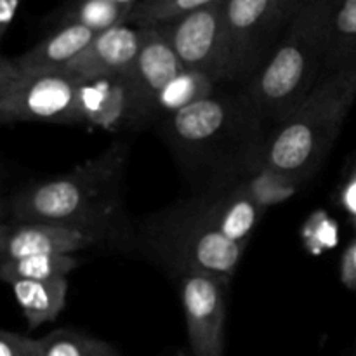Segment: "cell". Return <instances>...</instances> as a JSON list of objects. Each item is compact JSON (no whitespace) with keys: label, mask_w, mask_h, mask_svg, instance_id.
<instances>
[{"label":"cell","mask_w":356,"mask_h":356,"mask_svg":"<svg viewBox=\"0 0 356 356\" xmlns=\"http://www.w3.org/2000/svg\"><path fill=\"white\" fill-rule=\"evenodd\" d=\"M127 146L113 143L63 176L42 179L3 200V221L51 222L79 229L97 242L111 238L124 207Z\"/></svg>","instance_id":"6da1fadb"},{"label":"cell","mask_w":356,"mask_h":356,"mask_svg":"<svg viewBox=\"0 0 356 356\" xmlns=\"http://www.w3.org/2000/svg\"><path fill=\"white\" fill-rule=\"evenodd\" d=\"M334 6L336 0H306L249 80L243 97L261 122L287 120L322 80Z\"/></svg>","instance_id":"7a4b0ae2"},{"label":"cell","mask_w":356,"mask_h":356,"mask_svg":"<svg viewBox=\"0 0 356 356\" xmlns=\"http://www.w3.org/2000/svg\"><path fill=\"white\" fill-rule=\"evenodd\" d=\"M355 101L356 63L323 75L301 106L264 139L259 167L296 183L312 176L336 143Z\"/></svg>","instance_id":"3957f363"},{"label":"cell","mask_w":356,"mask_h":356,"mask_svg":"<svg viewBox=\"0 0 356 356\" xmlns=\"http://www.w3.org/2000/svg\"><path fill=\"white\" fill-rule=\"evenodd\" d=\"M165 138L170 148L191 169L214 167L218 159L229 160L236 148L256 156L259 167V138L263 122L256 117L245 97L218 96L198 101L170 117L163 118Z\"/></svg>","instance_id":"277c9868"},{"label":"cell","mask_w":356,"mask_h":356,"mask_svg":"<svg viewBox=\"0 0 356 356\" xmlns=\"http://www.w3.org/2000/svg\"><path fill=\"white\" fill-rule=\"evenodd\" d=\"M146 243L153 256L165 263L176 277L207 273L226 284L235 275L245 250L211 228L190 204L149 222Z\"/></svg>","instance_id":"5b68a950"},{"label":"cell","mask_w":356,"mask_h":356,"mask_svg":"<svg viewBox=\"0 0 356 356\" xmlns=\"http://www.w3.org/2000/svg\"><path fill=\"white\" fill-rule=\"evenodd\" d=\"M80 82L65 73L26 72L13 58L0 61V122L2 124L82 125Z\"/></svg>","instance_id":"8992f818"},{"label":"cell","mask_w":356,"mask_h":356,"mask_svg":"<svg viewBox=\"0 0 356 356\" xmlns=\"http://www.w3.org/2000/svg\"><path fill=\"white\" fill-rule=\"evenodd\" d=\"M186 70L205 73L216 82L229 80L226 51L225 0L155 24Z\"/></svg>","instance_id":"52a82bcc"},{"label":"cell","mask_w":356,"mask_h":356,"mask_svg":"<svg viewBox=\"0 0 356 356\" xmlns=\"http://www.w3.org/2000/svg\"><path fill=\"white\" fill-rule=\"evenodd\" d=\"M229 80L256 75L282 37L273 0H225Z\"/></svg>","instance_id":"ba28073f"},{"label":"cell","mask_w":356,"mask_h":356,"mask_svg":"<svg viewBox=\"0 0 356 356\" xmlns=\"http://www.w3.org/2000/svg\"><path fill=\"white\" fill-rule=\"evenodd\" d=\"M179 299L195 356H225L226 282L207 273H183Z\"/></svg>","instance_id":"9c48e42d"},{"label":"cell","mask_w":356,"mask_h":356,"mask_svg":"<svg viewBox=\"0 0 356 356\" xmlns=\"http://www.w3.org/2000/svg\"><path fill=\"white\" fill-rule=\"evenodd\" d=\"M141 30V49L125 75L131 90V124L136 125L149 120L159 94L186 70L159 28L148 26Z\"/></svg>","instance_id":"30bf717a"},{"label":"cell","mask_w":356,"mask_h":356,"mask_svg":"<svg viewBox=\"0 0 356 356\" xmlns=\"http://www.w3.org/2000/svg\"><path fill=\"white\" fill-rule=\"evenodd\" d=\"M141 42L143 30L131 24L101 31L61 73L80 83L104 76H125L141 49Z\"/></svg>","instance_id":"8fae6325"},{"label":"cell","mask_w":356,"mask_h":356,"mask_svg":"<svg viewBox=\"0 0 356 356\" xmlns=\"http://www.w3.org/2000/svg\"><path fill=\"white\" fill-rule=\"evenodd\" d=\"M94 236L51 222L3 221L0 228V259L28 256H73L96 245Z\"/></svg>","instance_id":"7c38bea8"},{"label":"cell","mask_w":356,"mask_h":356,"mask_svg":"<svg viewBox=\"0 0 356 356\" xmlns=\"http://www.w3.org/2000/svg\"><path fill=\"white\" fill-rule=\"evenodd\" d=\"M190 205L211 228L243 247H247L264 212L240 183L229 190L202 195Z\"/></svg>","instance_id":"4fadbf2b"},{"label":"cell","mask_w":356,"mask_h":356,"mask_svg":"<svg viewBox=\"0 0 356 356\" xmlns=\"http://www.w3.org/2000/svg\"><path fill=\"white\" fill-rule=\"evenodd\" d=\"M82 125L117 131L131 124V90L125 76H104L80 83Z\"/></svg>","instance_id":"5bb4252c"},{"label":"cell","mask_w":356,"mask_h":356,"mask_svg":"<svg viewBox=\"0 0 356 356\" xmlns=\"http://www.w3.org/2000/svg\"><path fill=\"white\" fill-rule=\"evenodd\" d=\"M96 35L80 24H59L44 40L13 58V63L26 72L61 73L96 38Z\"/></svg>","instance_id":"9a60e30c"},{"label":"cell","mask_w":356,"mask_h":356,"mask_svg":"<svg viewBox=\"0 0 356 356\" xmlns=\"http://www.w3.org/2000/svg\"><path fill=\"white\" fill-rule=\"evenodd\" d=\"M17 306L30 329L54 322L68 299V278L58 280H17L9 284Z\"/></svg>","instance_id":"2e32d148"},{"label":"cell","mask_w":356,"mask_h":356,"mask_svg":"<svg viewBox=\"0 0 356 356\" xmlns=\"http://www.w3.org/2000/svg\"><path fill=\"white\" fill-rule=\"evenodd\" d=\"M356 63V0H336L329 23L323 75Z\"/></svg>","instance_id":"e0dca14e"},{"label":"cell","mask_w":356,"mask_h":356,"mask_svg":"<svg viewBox=\"0 0 356 356\" xmlns=\"http://www.w3.org/2000/svg\"><path fill=\"white\" fill-rule=\"evenodd\" d=\"M134 6H120L111 0H66L59 10V24H80L94 33L131 23Z\"/></svg>","instance_id":"ac0fdd59"},{"label":"cell","mask_w":356,"mask_h":356,"mask_svg":"<svg viewBox=\"0 0 356 356\" xmlns=\"http://www.w3.org/2000/svg\"><path fill=\"white\" fill-rule=\"evenodd\" d=\"M216 83L218 82L205 73L184 70L159 94L152 108L149 120L152 118L163 120L205 97H211L214 94Z\"/></svg>","instance_id":"d6986e66"},{"label":"cell","mask_w":356,"mask_h":356,"mask_svg":"<svg viewBox=\"0 0 356 356\" xmlns=\"http://www.w3.org/2000/svg\"><path fill=\"white\" fill-rule=\"evenodd\" d=\"M73 256H28L19 259H0V278L6 284L17 280H58L68 278L79 268Z\"/></svg>","instance_id":"ffe728a7"},{"label":"cell","mask_w":356,"mask_h":356,"mask_svg":"<svg viewBox=\"0 0 356 356\" xmlns=\"http://www.w3.org/2000/svg\"><path fill=\"white\" fill-rule=\"evenodd\" d=\"M45 356H122L115 346L89 334L56 329L44 337Z\"/></svg>","instance_id":"44dd1931"},{"label":"cell","mask_w":356,"mask_h":356,"mask_svg":"<svg viewBox=\"0 0 356 356\" xmlns=\"http://www.w3.org/2000/svg\"><path fill=\"white\" fill-rule=\"evenodd\" d=\"M214 2L218 0H141L134 6L131 23L138 28L155 26Z\"/></svg>","instance_id":"7402d4cb"},{"label":"cell","mask_w":356,"mask_h":356,"mask_svg":"<svg viewBox=\"0 0 356 356\" xmlns=\"http://www.w3.org/2000/svg\"><path fill=\"white\" fill-rule=\"evenodd\" d=\"M256 170V176H250L249 179L242 181L240 184L252 195L254 200L263 209L280 204L285 198L294 195L296 184H298L296 181L289 179V177L282 176V174L273 172L270 169H264V167H259Z\"/></svg>","instance_id":"603a6c76"},{"label":"cell","mask_w":356,"mask_h":356,"mask_svg":"<svg viewBox=\"0 0 356 356\" xmlns=\"http://www.w3.org/2000/svg\"><path fill=\"white\" fill-rule=\"evenodd\" d=\"M0 356H45L44 337L33 339L13 330H2Z\"/></svg>","instance_id":"cb8c5ba5"},{"label":"cell","mask_w":356,"mask_h":356,"mask_svg":"<svg viewBox=\"0 0 356 356\" xmlns=\"http://www.w3.org/2000/svg\"><path fill=\"white\" fill-rule=\"evenodd\" d=\"M341 282L344 287L356 292V233L353 242L348 245L341 259Z\"/></svg>","instance_id":"d4e9b609"},{"label":"cell","mask_w":356,"mask_h":356,"mask_svg":"<svg viewBox=\"0 0 356 356\" xmlns=\"http://www.w3.org/2000/svg\"><path fill=\"white\" fill-rule=\"evenodd\" d=\"M306 0H273V10L275 17H277L278 24L282 28V33H284L285 26L291 23L292 17L301 10V7L305 6Z\"/></svg>","instance_id":"484cf974"},{"label":"cell","mask_w":356,"mask_h":356,"mask_svg":"<svg viewBox=\"0 0 356 356\" xmlns=\"http://www.w3.org/2000/svg\"><path fill=\"white\" fill-rule=\"evenodd\" d=\"M343 205L346 209V212L350 214L351 222H353V228L356 233V165L351 170L350 177H348V183L344 184L343 190Z\"/></svg>","instance_id":"4316f807"},{"label":"cell","mask_w":356,"mask_h":356,"mask_svg":"<svg viewBox=\"0 0 356 356\" xmlns=\"http://www.w3.org/2000/svg\"><path fill=\"white\" fill-rule=\"evenodd\" d=\"M23 0H0V37H6Z\"/></svg>","instance_id":"83f0119b"},{"label":"cell","mask_w":356,"mask_h":356,"mask_svg":"<svg viewBox=\"0 0 356 356\" xmlns=\"http://www.w3.org/2000/svg\"><path fill=\"white\" fill-rule=\"evenodd\" d=\"M111 2L120 3V6H136V3H139L141 0H111Z\"/></svg>","instance_id":"f1b7e54d"},{"label":"cell","mask_w":356,"mask_h":356,"mask_svg":"<svg viewBox=\"0 0 356 356\" xmlns=\"http://www.w3.org/2000/svg\"><path fill=\"white\" fill-rule=\"evenodd\" d=\"M174 356H186L184 353H177V355H174Z\"/></svg>","instance_id":"f546056e"}]
</instances>
